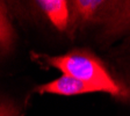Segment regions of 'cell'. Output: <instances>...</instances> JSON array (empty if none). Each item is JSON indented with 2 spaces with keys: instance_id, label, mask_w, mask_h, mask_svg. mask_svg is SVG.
<instances>
[{
  "instance_id": "1",
  "label": "cell",
  "mask_w": 130,
  "mask_h": 116,
  "mask_svg": "<svg viewBox=\"0 0 130 116\" xmlns=\"http://www.w3.org/2000/svg\"><path fill=\"white\" fill-rule=\"evenodd\" d=\"M43 58L63 74L98 87L100 92L109 93L114 96L124 94L123 87L113 78L105 64L87 50H73L62 56H43Z\"/></svg>"
},
{
  "instance_id": "2",
  "label": "cell",
  "mask_w": 130,
  "mask_h": 116,
  "mask_svg": "<svg viewBox=\"0 0 130 116\" xmlns=\"http://www.w3.org/2000/svg\"><path fill=\"white\" fill-rule=\"evenodd\" d=\"M98 26L108 40L130 34V0L106 1Z\"/></svg>"
},
{
  "instance_id": "3",
  "label": "cell",
  "mask_w": 130,
  "mask_h": 116,
  "mask_svg": "<svg viewBox=\"0 0 130 116\" xmlns=\"http://www.w3.org/2000/svg\"><path fill=\"white\" fill-rule=\"evenodd\" d=\"M105 0H74L69 1L70 23L66 31L71 36L88 26H98Z\"/></svg>"
},
{
  "instance_id": "4",
  "label": "cell",
  "mask_w": 130,
  "mask_h": 116,
  "mask_svg": "<svg viewBox=\"0 0 130 116\" xmlns=\"http://www.w3.org/2000/svg\"><path fill=\"white\" fill-rule=\"evenodd\" d=\"M35 91L37 93H40V94L49 93V94L63 95V96H72V95L100 92V89L98 87L86 84L84 81L78 80V79L72 78V77L65 76V74L50 81V82L41 85Z\"/></svg>"
},
{
  "instance_id": "5",
  "label": "cell",
  "mask_w": 130,
  "mask_h": 116,
  "mask_svg": "<svg viewBox=\"0 0 130 116\" xmlns=\"http://www.w3.org/2000/svg\"><path fill=\"white\" fill-rule=\"evenodd\" d=\"M41 11L48 18L55 28L59 31H66L70 23L69 1L64 0H40L36 1Z\"/></svg>"
},
{
  "instance_id": "6",
  "label": "cell",
  "mask_w": 130,
  "mask_h": 116,
  "mask_svg": "<svg viewBox=\"0 0 130 116\" xmlns=\"http://www.w3.org/2000/svg\"><path fill=\"white\" fill-rule=\"evenodd\" d=\"M0 34L3 35L5 50L11 48L14 40V29L8 18V11L4 1H0Z\"/></svg>"
},
{
  "instance_id": "7",
  "label": "cell",
  "mask_w": 130,
  "mask_h": 116,
  "mask_svg": "<svg viewBox=\"0 0 130 116\" xmlns=\"http://www.w3.org/2000/svg\"><path fill=\"white\" fill-rule=\"evenodd\" d=\"M0 116H20V113L14 105L0 101Z\"/></svg>"
},
{
  "instance_id": "8",
  "label": "cell",
  "mask_w": 130,
  "mask_h": 116,
  "mask_svg": "<svg viewBox=\"0 0 130 116\" xmlns=\"http://www.w3.org/2000/svg\"><path fill=\"white\" fill-rule=\"evenodd\" d=\"M0 48L5 50V43H4V38H3V35L0 34Z\"/></svg>"
}]
</instances>
